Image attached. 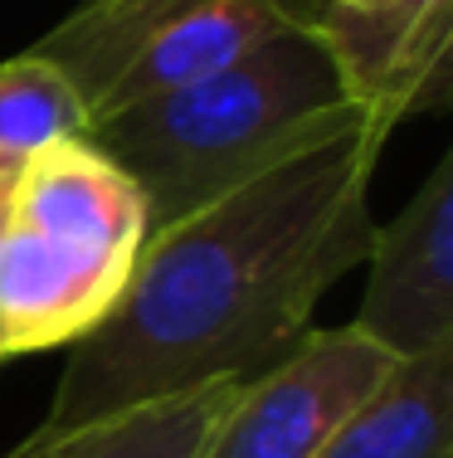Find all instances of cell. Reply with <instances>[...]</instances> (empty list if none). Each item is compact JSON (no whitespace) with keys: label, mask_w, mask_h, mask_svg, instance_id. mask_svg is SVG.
Here are the masks:
<instances>
[{"label":"cell","mask_w":453,"mask_h":458,"mask_svg":"<svg viewBox=\"0 0 453 458\" xmlns=\"http://www.w3.org/2000/svg\"><path fill=\"white\" fill-rule=\"evenodd\" d=\"M400 366L356 327H312L278 366L239 386L200 458H317Z\"/></svg>","instance_id":"5b68a950"},{"label":"cell","mask_w":453,"mask_h":458,"mask_svg":"<svg viewBox=\"0 0 453 458\" xmlns=\"http://www.w3.org/2000/svg\"><path fill=\"white\" fill-rule=\"evenodd\" d=\"M351 327L395 361L453 352V151L434 161L395 220L375 225Z\"/></svg>","instance_id":"8992f818"},{"label":"cell","mask_w":453,"mask_h":458,"mask_svg":"<svg viewBox=\"0 0 453 458\" xmlns=\"http://www.w3.org/2000/svg\"><path fill=\"white\" fill-rule=\"evenodd\" d=\"M317 458H453V352L400 361Z\"/></svg>","instance_id":"9c48e42d"},{"label":"cell","mask_w":453,"mask_h":458,"mask_svg":"<svg viewBox=\"0 0 453 458\" xmlns=\"http://www.w3.org/2000/svg\"><path fill=\"white\" fill-rule=\"evenodd\" d=\"M327 5H341V10H361V5H371V0H327Z\"/></svg>","instance_id":"7c38bea8"},{"label":"cell","mask_w":453,"mask_h":458,"mask_svg":"<svg viewBox=\"0 0 453 458\" xmlns=\"http://www.w3.org/2000/svg\"><path fill=\"white\" fill-rule=\"evenodd\" d=\"M356 117L365 113L312 15L230 69L93 123L88 141L137 185L156 234Z\"/></svg>","instance_id":"7a4b0ae2"},{"label":"cell","mask_w":453,"mask_h":458,"mask_svg":"<svg viewBox=\"0 0 453 458\" xmlns=\"http://www.w3.org/2000/svg\"><path fill=\"white\" fill-rule=\"evenodd\" d=\"M390 132L356 117L205 210L147 234L122 298L69 346L39 429L249 386L312 332L317 302L375 239L371 181Z\"/></svg>","instance_id":"6da1fadb"},{"label":"cell","mask_w":453,"mask_h":458,"mask_svg":"<svg viewBox=\"0 0 453 458\" xmlns=\"http://www.w3.org/2000/svg\"><path fill=\"white\" fill-rule=\"evenodd\" d=\"M312 15L317 0H79L29 49L69 73L88 117L103 123L230 69Z\"/></svg>","instance_id":"277c9868"},{"label":"cell","mask_w":453,"mask_h":458,"mask_svg":"<svg viewBox=\"0 0 453 458\" xmlns=\"http://www.w3.org/2000/svg\"><path fill=\"white\" fill-rule=\"evenodd\" d=\"M93 117L83 93L45 54L25 49L0 64V157L25 161L59 141L88 137Z\"/></svg>","instance_id":"30bf717a"},{"label":"cell","mask_w":453,"mask_h":458,"mask_svg":"<svg viewBox=\"0 0 453 458\" xmlns=\"http://www.w3.org/2000/svg\"><path fill=\"white\" fill-rule=\"evenodd\" d=\"M15 166H20V161H10V157H0V185H5L10 176H15Z\"/></svg>","instance_id":"8fae6325"},{"label":"cell","mask_w":453,"mask_h":458,"mask_svg":"<svg viewBox=\"0 0 453 458\" xmlns=\"http://www.w3.org/2000/svg\"><path fill=\"white\" fill-rule=\"evenodd\" d=\"M317 30L347 73L356 107L385 132L409 113L449 107L453 0H371L361 10L317 0Z\"/></svg>","instance_id":"52a82bcc"},{"label":"cell","mask_w":453,"mask_h":458,"mask_svg":"<svg viewBox=\"0 0 453 458\" xmlns=\"http://www.w3.org/2000/svg\"><path fill=\"white\" fill-rule=\"evenodd\" d=\"M147 234L137 185L88 137L20 161L0 220V361L79 342L122 298Z\"/></svg>","instance_id":"3957f363"},{"label":"cell","mask_w":453,"mask_h":458,"mask_svg":"<svg viewBox=\"0 0 453 458\" xmlns=\"http://www.w3.org/2000/svg\"><path fill=\"white\" fill-rule=\"evenodd\" d=\"M0 220H5V185H0Z\"/></svg>","instance_id":"4fadbf2b"},{"label":"cell","mask_w":453,"mask_h":458,"mask_svg":"<svg viewBox=\"0 0 453 458\" xmlns=\"http://www.w3.org/2000/svg\"><path fill=\"white\" fill-rule=\"evenodd\" d=\"M239 386H205L190 395L147 400L69 429H35L10 458H200Z\"/></svg>","instance_id":"ba28073f"}]
</instances>
